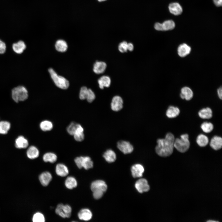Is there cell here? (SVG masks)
<instances>
[{
  "label": "cell",
  "instance_id": "cell-45",
  "mask_svg": "<svg viewBox=\"0 0 222 222\" xmlns=\"http://www.w3.org/2000/svg\"><path fill=\"white\" fill-rule=\"evenodd\" d=\"M217 93L219 98L221 100L222 99V88L221 87L218 89Z\"/></svg>",
  "mask_w": 222,
  "mask_h": 222
},
{
  "label": "cell",
  "instance_id": "cell-17",
  "mask_svg": "<svg viewBox=\"0 0 222 222\" xmlns=\"http://www.w3.org/2000/svg\"><path fill=\"white\" fill-rule=\"evenodd\" d=\"M107 67L106 63L103 61H97L94 64L93 71L97 74L103 73Z\"/></svg>",
  "mask_w": 222,
  "mask_h": 222
},
{
  "label": "cell",
  "instance_id": "cell-22",
  "mask_svg": "<svg viewBox=\"0 0 222 222\" xmlns=\"http://www.w3.org/2000/svg\"><path fill=\"white\" fill-rule=\"evenodd\" d=\"M99 88L103 89L105 87H109L111 83V80L108 76H103L100 77L98 80Z\"/></svg>",
  "mask_w": 222,
  "mask_h": 222
},
{
  "label": "cell",
  "instance_id": "cell-39",
  "mask_svg": "<svg viewBox=\"0 0 222 222\" xmlns=\"http://www.w3.org/2000/svg\"><path fill=\"white\" fill-rule=\"evenodd\" d=\"M118 49L121 53L127 52L128 50V43L125 41H123L120 43L118 45Z\"/></svg>",
  "mask_w": 222,
  "mask_h": 222
},
{
  "label": "cell",
  "instance_id": "cell-2",
  "mask_svg": "<svg viewBox=\"0 0 222 222\" xmlns=\"http://www.w3.org/2000/svg\"><path fill=\"white\" fill-rule=\"evenodd\" d=\"M11 96L13 100L17 103L24 101L28 98V91L25 86L19 85L12 89Z\"/></svg>",
  "mask_w": 222,
  "mask_h": 222
},
{
  "label": "cell",
  "instance_id": "cell-37",
  "mask_svg": "<svg viewBox=\"0 0 222 222\" xmlns=\"http://www.w3.org/2000/svg\"><path fill=\"white\" fill-rule=\"evenodd\" d=\"M34 222H44L45 219L44 215L41 213L38 212L34 214L32 218Z\"/></svg>",
  "mask_w": 222,
  "mask_h": 222
},
{
  "label": "cell",
  "instance_id": "cell-21",
  "mask_svg": "<svg viewBox=\"0 0 222 222\" xmlns=\"http://www.w3.org/2000/svg\"><path fill=\"white\" fill-rule=\"evenodd\" d=\"M169 9L171 14L175 15H180L183 11L181 6L177 2H173L170 4L169 6Z\"/></svg>",
  "mask_w": 222,
  "mask_h": 222
},
{
  "label": "cell",
  "instance_id": "cell-26",
  "mask_svg": "<svg viewBox=\"0 0 222 222\" xmlns=\"http://www.w3.org/2000/svg\"><path fill=\"white\" fill-rule=\"evenodd\" d=\"M180 112V110L178 107L170 106L166 111V115L169 118H174L178 116Z\"/></svg>",
  "mask_w": 222,
  "mask_h": 222
},
{
  "label": "cell",
  "instance_id": "cell-12",
  "mask_svg": "<svg viewBox=\"0 0 222 222\" xmlns=\"http://www.w3.org/2000/svg\"><path fill=\"white\" fill-rule=\"evenodd\" d=\"M144 171L143 166L139 164H135L133 165L131 168L132 175L134 178L142 177Z\"/></svg>",
  "mask_w": 222,
  "mask_h": 222
},
{
  "label": "cell",
  "instance_id": "cell-41",
  "mask_svg": "<svg viewBox=\"0 0 222 222\" xmlns=\"http://www.w3.org/2000/svg\"><path fill=\"white\" fill-rule=\"evenodd\" d=\"M6 50V46L5 43L0 39V54H4Z\"/></svg>",
  "mask_w": 222,
  "mask_h": 222
},
{
  "label": "cell",
  "instance_id": "cell-3",
  "mask_svg": "<svg viewBox=\"0 0 222 222\" xmlns=\"http://www.w3.org/2000/svg\"><path fill=\"white\" fill-rule=\"evenodd\" d=\"M180 138L175 139L174 147L179 152L184 153L186 152L190 147L189 135L187 134H182L180 136Z\"/></svg>",
  "mask_w": 222,
  "mask_h": 222
},
{
  "label": "cell",
  "instance_id": "cell-42",
  "mask_svg": "<svg viewBox=\"0 0 222 222\" xmlns=\"http://www.w3.org/2000/svg\"><path fill=\"white\" fill-rule=\"evenodd\" d=\"M104 193L99 192H93V195L96 199H99L102 197Z\"/></svg>",
  "mask_w": 222,
  "mask_h": 222
},
{
  "label": "cell",
  "instance_id": "cell-23",
  "mask_svg": "<svg viewBox=\"0 0 222 222\" xmlns=\"http://www.w3.org/2000/svg\"><path fill=\"white\" fill-rule=\"evenodd\" d=\"M27 155L28 158L30 159H34L38 158L39 154L38 149L35 146H31L27 151Z\"/></svg>",
  "mask_w": 222,
  "mask_h": 222
},
{
  "label": "cell",
  "instance_id": "cell-28",
  "mask_svg": "<svg viewBox=\"0 0 222 222\" xmlns=\"http://www.w3.org/2000/svg\"><path fill=\"white\" fill-rule=\"evenodd\" d=\"M55 47L57 51L60 52H64L67 51L68 46L66 41L63 39H60L56 42Z\"/></svg>",
  "mask_w": 222,
  "mask_h": 222
},
{
  "label": "cell",
  "instance_id": "cell-5",
  "mask_svg": "<svg viewBox=\"0 0 222 222\" xmlns=\"http://www.w3.org/2000/svg\"><path fill=\"white\" fill-rule=\"evenodd\" d=\"M74 161L78 167L88 170L93 167V162L88 156H80L76 157Z\"/></svg>",
  "mask_w": 222,
  "mask_h": 222
},
{
  "label": "cell",
  "instance_id": "cell-10",
  "mask_svg": "<svg viewBox=\"0 0 222 222\" xmlns=\"http://www.w3.org/2000/svg\"><path fill=\"white\" fill-rule=\"evenodd\" d=\"M123 100L119 96H115L112 98L111 103V109L114 111H118L123 107Z\"/></svg>",
  "mask_w": 222,
  "mask_h": 222
},
{
  "label": "cell",
  "instance_id": "cell-46",
  "mask_svg": "<svg viewBox=\"0 0 222 222\" xmlns=\"http://www.w3.org/2000/svg\"><path fill=\"white\" fill-rule=\"evenodd\" d=\"M134 46L133 44L131 43H128V50L130 51L133 50Z\"/></svg>",
  "mask_w": 222,
  "mask_h": 222
},
{
  "label": "cell",
  "instance_id": "cell-20",
  "mask_svg": "<svg viewBox=\"0 0 222 222\" xmlns=\"http://www.w3.org/2000/svg\"><path fill=\"white\" fill-rule=\"evenodd\" d=\"M56 172L58 175L65 177L69 173L68 169L66 166L62 163L57 164L56 167Z\"/></svg>",
  "mask_w": 222,
  "mask_h": 222
},
{
  "label": "cell",
  "instance_id": "cell-8",
  "mask_svg": "<svg viewBox=\"0 0 222 222\" xmlns=\"http://www.w3.org/2000/svg\"><path fill=\"white\" fill-rule=\"evenodd\" d=\"M117 147L118 149L125 154H130L134 150L132 145L129 142L121 140L117 143Z\"/></svg>",
  "mask_w": 222,
  "mask_h": 222
},
{
  "label": "cell",
  "instance_id": "cell-43",
  "mask_svg": "<svg viewBox=\"0 0 222 222\" xmlns=\"http://www.w3.org/2000/svg\"><path fill=\"white\" fill-rule=\"evenodd\" d=\"M154 28L158 31H163L162 23H156L154 25Z\"/></svg>",
  "mask_w": 222,
  "mask_h": 222
},
{
  "label": "cell",
  "instance_id": "cell-9",
  "mask_svg": "<svg viewBox=\"0 0 222 222\" xmlns=\"http://www.w3.org/2000/svg\"><path fill=\"white\" fill-rule=\"evenodd\" d=\"M135 187L137 191L140 193L148 191L150 187L148 181L145 179H141L136 182Z\"/></svg>",
  "mask_w": 222,
  "mask_h": 222
},
{
  "label": "cell",
  "instance_id": "cell-4",
  "mask_svg": "<svg viewBox=\"0 0 222 222\" xmlns=\"http://www.w3.org/2000/svg\"><path fill=\"white\" fill-rule=\"evenodd\" d=\"M48 70L51 78L57 87L63 89L68 88L69 83L67 80L62 76L58 75L52 68H49Z\"/></svg>",
  "mask_w": 222,
  "mask_h": 222
},
{
  "label": "cell",
  "instance_id": "cell-11",
  "mask_svg": "<svg viewBox=\"0 0 222 222\" xmlns=\"http://www.w3.org/2000/svg\"><path fill=\"white\" fill-rule=\"evenodd\" d=\"M13 51L16 54H22L26 49L27 46L23 40H20L16 43H13L12 46Z\"/></svg>",
  "mask_w": 222,
  "mask_h": 222
},
{
  "label": "cell",
  "instance_id": "cell-35",
  "mask_svg": "<svg viewBox=\"0 0 222 222\" xmlns=\"http://www.w3.org/2000/svg\"><path fill=\"white\" fill-rule=\"evenodd\" d=\"M203 131L205 133H208L212 131L213 129V125L211 122H204L200 126Z\"/></svg>",
  "mask_w": 222,
  "mask_h": 222
},
{
  "label": "cell",
  "instance_id": "cell-24",
  "mask_svg": "<svg viewBox=\"0 0 222 222\" xmlns=\"http://www.w3.org/2000/svg\"><path fill=\"white\" fill-rule=\"evenodd\" d=\"M74 139L76 141L80 142L83 141L84 138V129L82 126L80 124L73 135Z\"/></svg>",
  "mask_w": 222,
  "mask_h": 222
},
{
  "label": "cell",
  "instance_id": "cell-19",
  "mask_svg": "<svg viewBox=\"0 0 222 222\" xmlns=\"http://www.w3.org/2000/svg\"><path fill=\"white\" fill-rule=\"evenodd\" d=\"M193 96V91L189 87H184L181 89L180 96L182 99L189 101L192 98Z\"/></svg>",
  "mask_w": 222,
  "mask_h": 222
},
{
  "label": "cell",
  "instance_id": "cell-1",
  "mask_svg": "<svg viewBox=\"0 0 222 222\" xmlns=\"http://www.w3.org/2000/svg\"><path fill=\"white\" fill-rule=\"evenodd\" d=\"M175 140L174 135L171 133H167L164 138L158 139L155 148L156 153L162 157L170 156L173 151Z\"/></svg>",
  "mask_w": 222,
  "mask_h": 222
},
{
  "label": "cell",
  "instance_id": "cell-7",
  "mask_svg": "<svg viewBox=\"0 0 222 222\" xmlns=\"http://www.w3.org/2000/svg\"><path fill=\"white\" fill-rule=\"evenodd\" d=\"M90 187L92 192L96 191L104 193L107 190V186L104 181L98 180L93 182Z\"/></svg>",
  "mask_w": 222,
  "mask_h": 222
},
{
  "label": "cell",
  "instance_id": "cell-27",
  "mask_svg": "<svg viewBox=\"0 0 222 222\" xmlns=\"http://www.w3.org/2000/svg\"><path fill=\"white\" fill-rule=\"evenodd\" d=\"M198 115L201 118L209 119L212 117V112L209 107L203 108L199 111Z\"/></svg>",
  "mask_w": 222,
  "mask_h": 222
},
{
  "label": "cell",
  "instance_id": "cell-31",
  "mask_svg": "<svg viewBox=\"0 0 222 222\" xmlns=\"http://www.w3.org/2000/svg\"><path fill=\"white\" fill-rule=\"evenodd\" d=\"M53 125L50 121L45 120L42 121L39 124L41 130L43 131H50L53 128Z\"/></svg>",
  "mask_w": 222,
  "mask_h": 222
},
{
  "label": "cell",
  "instance_id": "cell-44",
  "mask_svg": "<svg viewBox=\"0 0 222 222\" xmlns=\"http://www.w3.org/2000/svg\"><path fill=\"white\" fill-rule=\"evenodd\" d=\"M215 5L217 6H222V0H213Z\"/></svg>",
  "mask_w": 222,
  "mask_h": 222
},
{
  "label": "cell",
  "instance_id": "cell-33",
  "mask_svg": "<svg viewBox=\"0 0 222 222\" xmlns=\"http://www.w3.org/2000/svg\"><path fill=\"white\" fill-rule=\"evenodd\" d=\"M196 142L198 145L200 147H204L207 146L209 140L206 135L201 134L198 136Z\"/></svg>",
  "mask_w": 222,
  "mask_h": 222
},
{
  "label": "cell",
  "instance_id": "cell-18",
  "mask_svg": "<svg viewBox=\"0 0 222 222\" xmlns=\"http://www.w3.org/2000/svg\"><path fill=\"white\" fill-rule=\"evenodd\" d=\"M191 48L190 46L186 43H183L179 45L178 48V53L181 57H184L190 54Z\"/></svg>",
  "mask_w": 222,
  "mask_h": 222
},
{
  "label": "cell",
  "instance_id": "cell-38",
  "mask_svg": "<svg viewBox=\"0 0 222 222\" xmlns=\"http://www.w3.org/2000/svg\"><path fill=\"white\" fill-rule=\"evenodd\" d=\"M96 96L94 92L90 89L88 88L86 99L89 103L92 102L95 99Z\"/></svg>",
  "mask_w": 222,
  "mask_h": 222
},
{
  "label": "cell",
  "instance_id": "cell-14",
  "mask_svg": "<svg viewBox=\"0 0 222 222\" xmlns=\"http://www.w3.org/2000/svg\"><path fill=\"white\" fill-rule=\"evenodd\" d=\"M92 214L91 211L87 208H83L80 210L78 214L79 218L81 220L88 221L90 220Z\"/></svg>",
  "mask_w": 222,
  "mask_h": 222
},
{
  "label": "cell",
  "instance_id": "cell-32",
  "mask_svg": "<svg viewBox=\"0 0 222 222\" xmlns=\"http://www.w3.org/2000/svg\"><path fill=\"white\" fill-rule=\"evenodd\" d=\"M43 161L45 162H49L53 163L56 161L57 156L53 153L47 152L43 155Z\"/></svg>",
  "mask_w": 222,
  "mask_h": 222
},
{
  "label": "cell",
  "instance_id": "cell-47",
  "mask_svg": "<svg viewBox=\"0 0 222 222\" xmlns=\"http://www.w3.org/2000/svg\"><path fill=\"white\" fill-rule=\"evenodd\" d=\"M207 222H217V221H215V220H208L207 221Z\"/></svg>",
  "mask_w": 222,
  "mask_h": 222
},
{
  "label": "cell",
  "instance_id": "cell-30",
  "mask_svg": "<svg viewBox=\"0 0 222 222\" xmlns=\"http://www.w3.org/2000/svg\"><path fill=\"white\" fill-rule=\"evenodd\" d=\"M10 127L11 125L9 122L5 121H0V134H7Z\"/></svg>",
  "mask_w": 222,
  "mask_h": 222
},
{
  "label": "cell",
  "instance_id": "cell-40",
  "mask_svg": "<svg viewBox=\"0 0 222 222\" xmlns=\"http://www.w3.org/2000/svg\"><path fill=\"white\" fill-rule=\"evenodd\" d=\"M88 88L85 86L82 87L80 89L79 97L81 100L86 99V94Z\"/></svg>",
  "mask_w": 222,
  "mask_h": 222
},
{
  "label": "cell",
  "instance_id": "cell-6",
  "mask_svg": "<svg viewBox=\"0 0 222 222\" xmlns=\"http://www.w3.org/2000/svg\"><path fill=\"white\" fill-rule=\"evenodd\" d=\"M72 209L71 207L68 205L60 204L57 205L55 210L56 214L63 218H69L71 215Z\"/></svg>",
  "mask_w": 222,
  "mask_h": 222
},
{
  "label": "cell",
  "instance_id": "cell-36",
  "mask_svg": "<svg viewBox=\"0 0 222 222\" xmlns=\"http://www.w3.org/2000/svg\"><path fill=\"white\" fill-rule=\"evenodd\" d=\"M79 124L72 122H71L67 128L68 133L70 135L73 136L76 131Z\"/></svg>",
  "mask_w": 222,
  "mask_h": 222
},
{
  "label": "cell",
  "instance_id": "cell-15",
  "mask_svg": "<svg viewBox=\"0 0 222 222\" xmlns=\"http://www.w3.org/2000/svg\"><path fill=\"white\" fill-rule=\"evenodd\" d=\"M52 176L50 172L45 171L42 173L39 176V179L41 184L44 186H47L51 181Z\"/></svg>",
  "mask_w": 222,
  "mask_h": 222
},
{
  "label": "cell",
  "instance_id": "cell-25",
  "mask_svg": "<svg viewBox=\"0 0 222 222\" xmlns=\"http://www.w3.org/2000/svg\"><path fill=\"white\" fill-rule=\"evenodd\" d=\"M103 157L105 160L109 163L114 162L116 159V155L115 152L111 149H108L105 152Z\"/></svg>",
  "mask_w": 222,
  "mask_h": 222
},
{
  "label": "cell",
  "instance_id": "cell-16",
  "mask_svg": "<svg viewBox=\"0 0 222 222\" xmlns=\"http://www.w3.org/2000/svg\"><path fill=\"white\" fill-rule=\"evenodd\" d=\"M210 145L215 150H217L221 149L222 146L221 137L217 136H214L211 140Z\"/></svg>",
  "mask_w": 222,
  "mask_h": 222
},
{
  "label": "cell",
  "instance_id": "cell-48",
  "mask_svg": "<svg viewBox=\"0 0 222 222\" xmlns=\"http://www.w3.org/2000/svg\"><path fill=\"white\" fill-rule=\"evenodd\" d=\"M99 2H102L106 1V0H97Z\"/></svg>",
  "mask_w": 222,
  "mask_h": 222
},
{
  "label": "cell",
  "instance_id": "cell-13",
  "mask_svg": "<svg viewBox=\"0 0 222 222\" xmlns=\"http://www.w3.org/2000/svg\"><path fill=\"white\" fill-rule=\"evenodd\" d=\"M28 140L23 136H19L15 140V146L17 148H26L28 146Z\"/></svg>",
  "mask_w": 222,
  "mask_h": 222
},
{
  "label": "cell",
  "instance_id": "cell-29",
  "mask_svg": "<svg viewBox=\"0 0 222 222\" xmlns=\"http://www.w3.org/2000/svg\"><path fill=\"white\" fill-rule=\"evenodd\" d=\"M65 185L67 188L72 189L77 187V183L75 178L72 176H69L65 180Z\"/></svg>",
  "mask_w": 222,
  "mask_h": 222
},
{
  "label": "cell",
  "instance_id": "cell-34",
  "mask_svg": "<svg viewBox=\"0 0 222 222\" xmlns=\"http://www.w3.org/2000/svg\"><path fill=\"white\" fill-rule=\"evenodd\" d=\"M163 31H166L173 29L175 27L174 22L169 20L165 21L162 23Z\"/></svg>",
  "mask_w": 222,
  "mask_h": 222
}]
</instances>
